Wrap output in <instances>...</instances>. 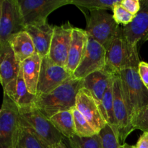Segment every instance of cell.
Masks as SVG:
<instances>
[{"mask_svg":"<svg viewBox=\"0 0 148 148\" xmlns=\"http://www.w3.org/2000/svg\"><path fill=\"white\" fill-rule=\"evenodd\" d=\"M82 83V79L72 77L51 92L37 95L34 106L49 119L57 113L72 110Z\"/></svg>","mask_w":148,"mask_h":148,"instance_id":"1","label":"cell"},{"mask_svg":"<svg viewBox=\"0 0 148 148\" xmlns=\"http://www.w3.org/2000/svg\"><path fill=\"white\" fill-rule=\"evenodd\" d=\"M106 52L104 71L117 75L121 71L131 67L138 68L140 61L138 49L131 47L124 37L122 27Z\"/></svg>","mask_w":148,"mask_h":148,"instance_id":"2","label":"cell"},{"mask_svg":"<svg viewBox=\"0 0 148 148\" xmlns=\"http://www.w3.org/2000/svg\"><path fill=\"white\" fill-rule=\"evenodd\" d=\"M119 75L133 126V121L137 114L148 106V90L140 79L138 68L124 69Z\"/></svg>","mask_w":148,"mask_h":148,"instance_id":"3","label":"cell"},{"mask_svg":"<svg viewBox=\"0 0 148 148\" xmlns=\"http://www.w3.org/2000/svg\"><path fill=\"white\" fill-rule=\"evenodd\" d=\"M20 124L31 130L50 148L56 147L64 142L63 135L56 130L51 120L34 106L20 109Z\"/></svg>","mask_w":148,"mask_h":148,"instance_id":"4","label":"cell"},{"mask_svg":"<svg viewBox=\"0 0 148 148\" xmlns=\"http://www.w3.org/2000/svg\"><path fill=\"white\" fill-rule=\"evenodd\" d=\"M85 15L87 21L85 31L106 50L118 36L121 27L107 10H91Z\"/></svg>","mask_w":148,"mask_h":148,"instance_id":"5","label":"cell"},{"mask_svg":"<svg viewBox=\"0 0 148 148\" xmlns=\"http://www.w3.org/2000/svg\"><path fill=\"white\" fill-rule=\"evenodd\" d=\"M20 130V109L4 93L0 107V148H17Z\"/></svg>","mask_w":148,"mask_h":148,"instance_id":"6","label":"cell"},{"mask_svg":"<svg viewBox=\"0 0 148 148\" xmlns=\"http://www.w3.org/2000/svg\"><path fill=\"white\" fill-rule=\"evenodd\" d=\"M25 27L47 23L51 13L62 6L70 4V0H17Z\"/></svg>","mask_w":148,"mask_h":148,"instance_id":"7","label":"cell"},{"mask_svg":"<svg viewBox=\"0 0 148 148\" xmlns=\"http://www.w3.org/2000/svg\"><path fill=\"white\" fill-rule=\"evenodd\" d=\"M25 29L17 0H1L0 44L7 43L14 35Z\"/></svg>","mask_w":148,"mask_h":148,"instance_id":"8","label":"cell"},{"mask_svg":"<svg viewBox=\"0 0 148 148\" xmlns=\"http://www.w3.org/2000/svg\"><path fill=\"white\" fill-rule=\"evenodd\" d=\"M114 95V115L118 130L119 140L121 145L124 144L126 139L134 131L130 111L124 99L119 75L114 76L113 84Z\"/></svg>","mask_w":148,"mask_h":148,"instance_id":"9","label":"cell"},{"mask_svg":"<svg viewBox=\"0 0 148 148\" xmlns=\"http://www.w3.org/2000/svg\"><path fill=\"white\" fill-rule=\"evenodd\" d=\"M20 70V64L8 42L0 44V84L4 93L10 98L15 91Z\"/></svg>","mask_w":148,"mask_h":148,"instance_id":"10","label":"cell"},{"mask_svg":"<svg viewBox=\"0 0 148 148\" xmlns=\"http://www.w3.org/2000/svg\"><path fill=\"white\" fill-rule=\"evenodd\" d=\"M72 77L73 75L66 67L55 64L48 56L42 58L37 87V95L51 92Z\"/></svg>","mask_w":148,"mask_h":148,"instance_id":"11","label":"cell"},{"mask_svg":"<svg viewBox=\"0 0 148 148\" xmlns=\"http://www.w3.org/2000/svg\"><path fill=\"white\" fill-rule=\"evenodd\" d=\"M105 48L98 42L88 36L86 51L73 77L77 79H84L90 74L104 70L106 64Z\"/></svg>","mask_w":148,"mask_h":148,"instance_id":"12","label":"cell"},{"mask_svg":"<svg viewBox=\"0 0 148 148\" xmlns=\"http://www.w3.org/2000/svg\"><path fill=\"white\" fill-rule=\"evenodd\" d=\"M72 29L73 26L69 21L62 25L54 26L48 56L55 64L66 67L72 40Z\"/></svg>","mask_w":148,"mask_h":148,"instance_id":"13","label":"cell"},{"mask_svg":"<svg viewBox=\"0 0 148 148\" xmlns=\"http://www.w3.org/2000/svg\"><path fill=\"white\" fill-rule=\"evenodd\" d=\"M75 108L86 119L96 134H99L107 124L98 103L85 88H81L78 92Z\"/></svg>","mask_w":148,"mask_h":148,"instance_id":"14","label":"cell"},{"mask_svg":"<svg viewBox=\"0 0 148 148\" xmlns=\"http://www.w3.org/2000/svg\"><path fill=\"white\" fill-rule=\"evenodd\" d=\"M124 37L131 47L137 49L139 42L148 33V8L141 3V10L134 20L122 27Z\"/></svg>","mask_w":148,"mask_h":148,"instance_id":"15","label":"cell"},{"mask_svg":"<svg viewBox=\"0 0 148 148\" xmlns=\"http://www.w3.org/2000/svg\"><path fill=\"white\" fill-rule=\"evenodd\" d=\"M88 41V35L85 30L73 27L72 40L66 64V69L72 75L85 54Z\"/></svg>","mask_w":148,"mask_h":148,"instance_id":"16","label":"cell"},{"mask_svg":"<svg viewBox=\"0 0 148 148\" xmlns=\"http://www.w3.org/2000/svg\"><path fill=\"white\" fill-rule=\"evenodd\" d=\"M53 30L54 26L48 23L41 25H29L25 27L24 30L31 37L36 52L41 59L49 55Z\"/></svg>","mask_w":148,"mask_h":148,"instance_id":"17","label":"cell"},{"mask_svg":"<svg viewBox=\"0 0 148 148\" xmlns=\"http://www.w3.org/2000/svg\"><path fill=\"white\" fill-rule=\"evenodd\" d=\"M114 77V75L108 73L106 71L101 70L93 72L82 79V88L87 89L90 92L98 103L100 109L101 108L104 93Z\"/></svg>","mask_w":148,"mask_h":148,"instance_id":"18","label":"cell"},{"mask_svg":"<svg viewBox=\"0 0 148 148\" xmlns=\"http://www.w3.org/2000/svg\"><path fill=\"white\" fill-rule=\"evenodd\" d=\"M40 65L41 58L36 52L33 56L20 63V68L27 90L30 93L35 95H37Z\"/></svg>","mask_w":148,"mask_h":148,"instance_id":"19","label":"cell"},{"mask_svg":"<svg viewBox=\"0 0 148 148\" xmlns=\"http://www.w3.org/2000/svg\"><path fill=\"white\" fill-rule=\"evenodd\" d=\"M8 43L14 52L16 59L20 64L36 53L31 37L25 30L14 35L9 40Z\"/></svg>","mask_w":148,"mask_h":148,"instance_id":"20","label":"cell"},{"mask_svg":"<svg viewBox=\"0 0 148 148\" xmlns=\"http://www.w3.org/2000/svg\"><path fill=\"white\" fill-rule=\"evenodd\" d=\"M37 95H33L27 90L23 76L21 68L17 79L14 93L11 99L16 103L20 109L29 108L34 106Z\"/></svg>","mask_w":148,"mask_h":148,"instance_id":"21","label":"cell"},{"mask_svg":"<svg viewBox=\"0 0 148 148\" xmlns=\"http://www.w3.org/2000/svg\"><path fill=\"white\" fill-rule=\"evenodd\" d=\"M50 120L63 137L69 139L75 135V124L72 110L57 113L50 118Z\"/></svg>","mask_w":148,"mask_h":148,"instance_id":"22","label":"cell"},{"mask_svg":"<svg viewBox=\"0 0 148 148\" xmlns=\"http://www.w3.org/2000/svg\"><path fill=\"white\" fill-rule=\"evenodd\" d=\"M114 78L110 82L109 85H108L106 90L104 93L103 98L102 100V103H101V111L107 124L111 127V128L114 130V132L118 135V130H117L116 126L114 115V95H113Z\"/></svg>","mask_w":148,"mask_h":148,"instance_id":"23","label":"cell"},{"mask_svg":"<svg viewBox=\"0 0 148 148\" xmlns=\"http://www.w3.org/2000/svg\"><path fill=\"white\" fill-rule=\"evenodd\" d=\"M17 148H50L42 142L33 132L20 124Z\"/></svg>","mask_w":148,"mask_h":148,"instance_id":"24","label":"cell"},{"mask_svg":"<svg viewBox=\"0 0 148 148\" xmlns=\"http://www.w3.org/2000/svg\"><path fill=\"white\" fill-rule=\"evenodd\" d=\"M72 112L75 124V135L80 137H86L96 134L89 122L75 107L72 108Z\"/></svg>","mask_w":148,"mask_h":148,"instance_id":"25","label":"cell"},{"mask_svg":"<svg viewBox=\"0 0 148 148\" xmlns=\"http://www.w3.org/2000/svg\"><path fill=\"white\" fill-rule=\"evenodd\" d=\"M120 0H70V4L79 8L91 10H111Z\"/></svg>","mask_w":148,"mask_h":148,"instance_id":"26","label":"cell"},{"mask_svg":"<svg viewBox=\"0 0 148 148\" xmlns=\"http://www.w3.org/2000/svg\"><path fill=\"white\" fill-rule=\"evenodd\" d=\"M66 140L78 148H103L99 134L86 137H80L75 135L72 138L66 139Z\"/></svg>","mask_w":148,"mask_h":148,"instance_id":"27","label":"cell"},{"mask_svg":"<svg viewBox=\"0 0 148 148\" xmlns=\"http://www.w3.org/2000/svg\"><path fill=\"white\" fill-rule=\"evenodd\" d=\"M103 148H120L121 144L118 135L108 124L104 127L99 132Z\"/></svg>","mask_w":148,"mask_h":148,"instance_id":"28","label":"cell"},{"mask_svg":"<svg viewBox=\"0 0 148 148\" xmlns=\"http://www.w3.org/2000/svg\"><path fill=\"white\" fill-rule=\"evenodd\" d=\"M112 11L114 20L119 25H123L124 26L127 25L135 17V16L129 12L125 8L121 6L120 1L114 6Z\"/></svg>","mask_w":148,"mask_h":148,"instance_id":"29","label":"cell"},{"mask_svg":"<svg viewBox=\"0 0 148 148\" xmlns=\"http://www.w3.org/2000/svg\"><path fill=\"white\" fill-rule=\"evenodd\" d=\"M134 130H140L143 132H148V106L137 114L133 121Z\"/></svg>","mask_w":148,"mask_h":148,"instance_id":"30","label":"cell"},{"mask_svg":"<svg viewBox=\"0 0 148 148\" xmlns=\"http://www.w3.org/2000/svg\"><path fill=\"white\" fill-rule=\"evenodd\" d=\"M120 4L134 16L137 15L141 10V1L140 0H121Z\"/></svg>","mask_w":148,"mask_h":148,"instance_id":"31","label":"cell"},{"mask_svg":"<svg viewBox=\"0 0 148 148\" xmlns=\"http://www.w3.org/2000/svg\"><path fill=\"white\" fill-rule=\"evenodd\" d=\"M138 74L143 83L148 90V63L140 62L138 66Z\"/></svg>","mask_w":148,"mask_h":148,"instance_id":"32","label":"cell"},{"mask_svg":"<svg viewBox=\"0 0 148 148\" xmlns=\"http://www.w3.org/2000/svg\"><path fill=\"white\" fill-rule=\"evenodd\" d=\"M134 148H148V132H143L137 142Z\"/></svg>","mask_w":148,"mask_h":148,"instance_id":"33","label":"cell"},{"mask_svg":"<svg viewBox=\"0 0 148 148\" xmlns=\"http://www.w3.org/2000/svg\"><path fill=\"white\" fill-rule=\"evenodd\" d=\"M54 148H68V147L64 142H62V143H61L60 144L58 145Z\"/></svg>","mask_w":148,"mask_h":148,"instance_id":"34","label":"cell"},{"mask_svg":"<svg viewBox=\"0 0 148 148\" xmlns=\"http://www.w3.org/2000/svg\"><path fill=\"white\" fill-rule=\"evenodd\" d=\"M120 148H134V147L132 145H130L129 144H127V143H124V144L121 145Z\"/></svg>","mask_w":148,"mask_h":148,"instance_id":"35","label":"cell"},{"mask_svg":"<svg viewBox=\"0 0 148 148\" xmlns=\"http://www.w3.org/2000/svg\"><path fill=\"white\" fill-rule=\"evenodd\" d=\"M66 142H67L68 148H78L77 147H76V146H75V145H73V144H72V143H69V142L67 141V140H66Z\"/></svg>","mask_w":148,"mask_h":148,"instance_id":"36","label":"cell"},{"mask_svg":"<svg viewBox=\"0 0 148 148\" xmlns=\"http://www.w3.org/2000/svg\"><path fill=\"white\" fill-rule=\"evenodd\" d=\"M148 40V33H147V35L145 36V37L143 38V41H146V40Z\"/></svg>","mask_w":148,"mask_h":148,"instance_id":"37","label":"cell"},{"mask_svg":"<svg viewBox=\"0 0 148 148\" xmlns=\"http://www.w3.org/2000/svg\"><path fill=\"white\" fill-rule=\"evenodd\" d=\"M0 5H1V0H0Z\"/></svg>","mask_w":148,"mask_h":148,"instance_id":"38","label":"cell"}]
</instances>
